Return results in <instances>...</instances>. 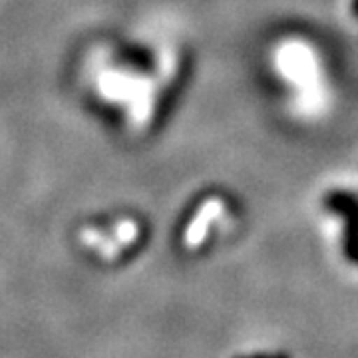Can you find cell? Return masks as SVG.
I'll return each mask as SVG.
<instances>
[{"label":"cell","mask_w":358,"mask_h":358,"mask_svg":"<svg viewBox=\"0 0 358 358\" xmlns=\"http://www.w3.org/2000/svg\"><path fill=\"white\" fill-rule=\"evenodd\" d=\"M324 207L345 221L343 253L350 263L358 265V195L334 189L324 195Z\"/></svg>","instance_id":"obj_1"},{"label":"cell","mask_w":358,"mask_h":358,"mask_svg":"<svg viewBox=\"0 0 358 358\" xmlns=\"http://www.w3.org/2000/svg\"><path fill=\"white\" fill-rule=\"evenodd\" d=\"M350 14L358 20V0H352V2H350Z\"/></svg>","instance_id":"obj_2"}]
</instances>
